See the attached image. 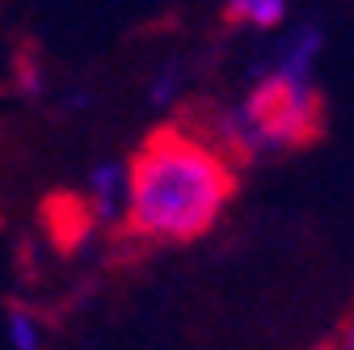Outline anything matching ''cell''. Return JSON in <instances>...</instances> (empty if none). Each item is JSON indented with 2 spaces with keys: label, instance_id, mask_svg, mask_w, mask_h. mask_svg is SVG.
<instances>
[{
  "label": "cell",
  "instance_id": "6da1fadb",
  "mask_svg": "<svg viewBox=\"0 0 354 350\" xmlns=\"http://www.w3.org/2000/svg\"><path fill=\"white\" fill-rule=\"evenodd\" d=\"M236 194V160L190 122H165L131 156L127 232L148 245H186L215 228Z\"/></svg>",
  "mask_w": 354,
  "mask_h": 350
},
{
  "label": "cell",
  "instance_id": "7a4b0ae2",
  "mask_svg": "<svg viewBox=\"0 0 354 350\" xmlns=\"http://www.w3.org/2000/svg\"><path fill=\"white\" fill-rule=\"evenodd\" d=\"M190 127L241 165L253 156H274V152H291V148L321 140L325 106H321L317 84L266 72L261 80L249 84L232 110L203 114L198 122L190 118Z\"/></svg>",
  "mask_w": 354,
  "mask_h": 350
},
{
  "label": "cell",
  "instance_id": "3957f363",
  "mask_svg": "<svg viewBox=\"0 0 354 350\" xmlns=\"http://www.w3.org/2000/svg\"><path fill=\"white\" fill-rule=\"evenodd\" d=\"M84 203L102 224H127V203H131V160H102L88 173Z\"/></svg>",
  "mask_w": 354,
  "mask_h": 350
},
{
  "label": "cell",
  "instance_id": "277c9868",
  "mask_svg": "<svg viewBox=\"0 0 354 350\" xmlns=\"http://www.w3.org/2000/svg\"><path fill=\"white\" fill-rule=\"evenodd\" d=\"M321 26H299L287 42H283V51L274 55L270 72L279 76H291V80H304V84H313V72H317V55H321Z\"/></svg>",
  "mask_w": 354,
  "mask_h": 350
},
{
  "label": "cell",
  "instance_id": "5b68a950",
  "mask_svg": "<svg viewBox=\"0 0 354 350\" xmlns=\"http://www.w3.org/2000/svg\"><path fill=\"white\" fill-rule=\"evenodd\" d=\"M224 17L232 26H249V30H274L287 17V0H228Z\"/></svg>",
  "mask_w": 354,
  "mask_h": 350
},
{
  "label": "cell",
  "instance_id": "8992f818",
  "mask_svg": "<svg viewBox=\"0 0 354 350\" xmlns=\"http://www.w3.org/2000/svg\"><path fill=\"white\" fill-rule=\"evenodd\" d=\"M5 333H9L13 350H38L42 346V321H38V313L21 308V304H13L5 313Z\"/></svg>",
  "mask_w": 354,
  "mask_h": 350
},
{
  "label": "cell",
  "instance_id": "52a82bcc",
  "mask_svg": "<svg viewBox=\"0 0 354 350\" xmlns=\"http://www.w3.org/2000/svg\"><path fill=\"white\" fill-rule=\"evenodd\" d=\"M329 350H354V308H350V313H346V321L337 325V333H333Z\"/></svg>",
  "mask_w": 354,
  "mask_h": 350
},
{
  "label": "cell",
  "instance_id": "ba28073f",
  "mask_svg": "<svg viewBox=\"0 0 354 350\" xmlns=\"http://www.w3.org/2000/svg\"><path fill=\"white\" fill-rule=\"evenodd\" d=\"M173 98V76H156L152 84V102H169Z\"/></svg>",
  "mask_w": 354,
  "mask_h": 350
}]
</instances>
